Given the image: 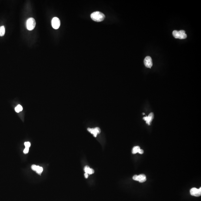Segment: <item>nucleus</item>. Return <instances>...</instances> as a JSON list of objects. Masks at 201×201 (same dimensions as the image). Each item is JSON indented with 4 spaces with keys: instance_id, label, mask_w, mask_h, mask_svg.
I'll return each instance as SVG.
<instances>
[{
    "instance_id": "7",
    "label": "nucleus",
    "mask_w": 201,
    "mask_h": 201,
    "mask_svg": "<svg viewBox=\"0 0 201 201\" xmlns=\"http://www.w3.org/2000/svg\"><path fill=\"white\" fill-rule=\"evenodd\" d=\"M154 118V114L153 113H151L149 114L148 116H146L143 118V120L146 121V123L149 125H151V122H152Z\"/></svg>"
},
{
    "instance_id": "10",
    "label": "nucleus",
    "mask_w": 201,
    "mask_h": 201,
    "mask_svg": "<svg viewBox=\"0 0 201 201\" xmlns=\"http://www.w3.org/2000/svg\"><path fill=\"white\" fill-rule=\"evenodd\" d=\"M138 181H139L140 183H144L146 180V175L144 174H141V175H138Z\"/></svg>"
},
{
    "instance_id": "18",
    "label": "nucleus",
    "mask_w": 201,
    "mask_h": 201,
    "mask_svg": "<svg viewBox=\"0 0 201 201\" xmlns=\"http://www.w3.org/2000/svg\"><path fill=\"white\" fill-rule=\"evenodd\" d=\"M138 175H134V176L133 177V180H134L138 181Z\"/></svg>"
},
{
    "instance_id": "13",
    "label": "nucleus",
    "mask_w": 201,
    "mask_h": 201,
    "mask_svg": "<svg viewBox=\"0 0 201 201\" xmlns=\"http://www.w3.org/2000/svg\"><path fill=\"white\" fill-rule=\"evenodd\" d=\"M43 168L42 167H40L39 166H38L36 172L39 175H41V174L43 172Z\"/></svg>"
},
{
    "instance_id": "9",
    "label": "nucleus",
    "mask_w": 201,
    "mask_h": 201,
    "mask_svg": "<svg viewBox=\"0 0 201 201\" xmlns=\"http://www.w3.org/2000/svg\"><path fill=\"white\" fill-rule=\"evenodd\" d=\"M84 170L86 173L88 174H93L94 173V169L90 168L89 166H86L84 168Z\"/></svg>"
},
{
    "instance_id": "20",
    "label": "nucleus",
    "mask_w": 201,
    "mask_h": 201,
    "mask_svg": "<svg viewBox=\"0 0 201 201\" xmlns=\"http://www.w3.org/2000/svg\"><path fill=\"white\" fill-rule=\"evenodd\" d=\"M84 175H85V177L86 178H88V174L85 173V174H84Z\"/></svg>"
},
{
    "instance_id": "4",
    "label": "nucleus",
    "mask_w": 201,
    "mask_h": 201,
    "mask_svg": "<svg viewBox=\"0 0 201 201\" xmlns=\"http://www.w3.org/2000/svg\"><path fill=\"white\" fill-rule=\"evenodd\" d=\"M51 24L53 28L58 29L60 25V21L59 18L57 17L53 18L51 21Z\"/></svg>"
},
{
    "instance_id": "17",
    "label": "nucleus",
    "mask_w": 201,
    "mask_h": 201,
    "mask_svg": "<svg viewBox=\"0 0 201 201\" xmlns=\"http://www.w3.org/2000/svg\"><path fill=\"white\" fill-rule=\"evenodd\" d=\"M29 150V148L25 147V149L24 150H23V153H24V154H27Z\"/></svg>"
},
{
    "instance_id": "16",
    "label": "nucleus",
    "mask_w": 201,
    "mask_h": 201,
    "mask_svg": "<svg viewBox=\"0 0 201 201\" xmlns=\"http://www.w3.org/2000/svg\"><path fill=\"white\" fill-rule=\"evenodd\" d=\"M17 108L18 109V110H19L20 112L23 110V107H22V106H21L20 105H18L17 106Z\"/></svg>"
},
{
    "instance_id": "3",
    "label": "nucleus",
    "mask_w": 201,
    "mask_h": 201,
    "mask_svg": "<svg viewBox=\"0 0 201 201\" xmlns=\"http://www.w3.org/2000/svg\"><path fill=\"white\" fill-rule=\"evenodd\" d=\"M36 25V21L35 19L32 18L28 19L26 23V26L28 30L31 31L33 30Z\"/></svg>"
},
{
    "instance_id": "8",
    "label": "nucleus",
    "mask_w": 201,
    "mask_h": 201,
    "mask_svg": "<svg viewBox=\"0 0 201 201\" xmlns=\"http://www.w3.org/2000/svg\"><path fill=\"white\" fill-rule=\"evenodd\" d=\"M88 130L91 134H92L95 137H96L98 134L100 133V129L99 128H88Z\"/></svg>"
},
{
    "instance_id": "6",
    "label": "nucleus",
    "mask_w": 201,
    "mask_h": 201,
    "mask_svg": "<svg viewBox=\"0 0 201 201\" xmlns=\"http://www.w3.org/2000/svg\"><path fill=\"white\" fill-rule=\"evenodd\" d=\"M144 63L145 66L147 68H151L152 66V61L151 57L149 56L146 57L144 59Z\"/></svg>"
},
{
    "instance_id": "2",
    "label": "nucleus",
    "mask_w": 201,
    "mask_h": 201,
    "mask_svg": "<svg viewBox=\"0 0 201 201\" xmlns=\"http://www.w3.org/2000/svg\"><path fill=\"white\" fill-rule=\"evenodd\" d=\"M173 35L175 38L184 39L187 37V34L185 33V31L184 30H180L179 31H174L173 32Z\"/></svg>"
},
{
    "instance_id": "14",
    "label": "nucleus",
    "mask_w": 201,
    "mask_h": 201,
    "mask_svg": "<svg viewBox=\"0 0 201 201\" xmlns=\"http://www.w3.org/2000/svg\"><path fill=\"white\" fill-rule=\"evenodd\" d=\"M38 168V166L36 165H33L31 166V168L32 169L33 171H36L37 169Z\"/></svg>"
},
{
    "instance_id": "5",
    "label": "nucleus",
    "mask_w": 201,
    "mask_h": 201,
    "mask_svg": "<svg viewBox=\"0 0 201 201\" xmlns=\"http://www.w3.org/2000/svg\"><path fill=\"white\" fill-rule=\"evenodd\" d=\"M190 194L192 196L199 197L201 195V188L199 189H197L196 188H193L190 190Z\"/></svg>"
},
{
    "instance_id": "11",
    "label": "nucleus",
    "mask_w": 201,
    "mask_h": 201,
    "mask_svg": "<svg viewBox=\"0 0 201 201\" xmlns=\"http://www.w3.org/2000/svg\"><path fill=\"white\" fill-rule=\"evenodd\" d=\"M5 30L4 26H1L0 27V36L2 37L5 34Z\"/></svg>"
},
{
    "instance_id": "21",
    "label": "nucleus",
    "mask_w": 201,
    "mask_h": 201,
    "mask_svg": "<svg viewBox=\"0 0 201 201\" xmlns=\"http://www.w3.org/2000/svg\"><path fill=\"white\" fill-rule=\"evenodd\" d=\"M15 110L16 111L17 113H19V112H20L19 110H18V109L17 108V107H15Z\"/></svg>"
},
{
    "instance_id": "22",
    "label": "nucleus",
    "mask_w": 201,
    "mask_h": 201,
    "mask_svg": "<svg viewBox=\"0 0 201 201\" xmlns=\"http://www.w3.org/2000/svg\"><path fill=\"white\" fill-rule=\"evenodd\" d=\"M143 115L145 114V113H143Z\"/></svg>"
},
{
    "instance_id": "19",
    "label": "nucleus",
    "mask_w": 201,
    "mask_h": 201,
    "mask_svg": "<svg viewBox=\"0 0 201 201\" xmlns=\"http://www.w3.org/2000/svg\"><path fill=\"white\" fill-rule=\"evenodd\" d=\"M138 153H139L140 154H143L144 153V151H143V150H142V149H140L139 151H138Z\"/></svg>"
},
{
    "instance_id": "12",
    "label": "nucleus",
    "mask_w": 201,
    "mask_h": 201,
    "mask_svg": "<svg viewBox=\"0 0 201 201\" xmlns=\"http://www.w3.org/2000/svg\"><path fill=\"white\" fill-rule=\"evenodd\" d=\"M140 149H140V147L139 146H134L132 150V153L133 154H136L137 153H138V151H139Z\"/></svg>"
},
{
    "instance_id": "15",
    "label": "nucleus",
    "mask_w": 201,
    "mask_h": 201,
    "mask_svg": "<svg viewBox=\"0 0 201 201\" xmlns=\"http://www.w3.org/2000/svg\"><path fill=\"white\" fill-rule=\"evenodd\" d=\"M24 145L25 147H27V148H29L31 146L30 143L29 142H25L24 143Z\"/></svg>"
},
{
    "instance_id": "1",
    "label": "nucleus",
    "mask_w": 201,
    "mask_h": 201,
    "mask_svg": "<svg viewBox=\"0 0 201 201\" xmlns=\"http://www.w3.org/2000/svg\"><path fill=\"white\" fill-rule=\"evenodd\" d=\"M91 19L97 22H101L105 18L104 14L100 12L96 11L92 13L91 15Z\"/></svg>"
}]
</instances>
